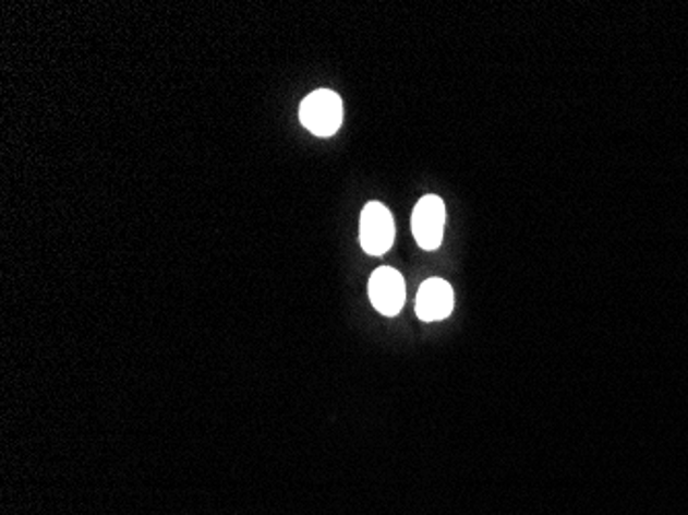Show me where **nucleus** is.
<instances>
[{
    "label": "nucleus",
    "instance_id": "f03ea898",
    "mask_svg": "<svg viewBox=\"0 0 688 515\" xmlns=\"http://www.w3.org/2000/svg\"><path fill=\"white\" fill-rule=\"evenodd\" d=\"M446 204L439 196H423L412 213V233L423 250H437L444 240Z\"/></svg>",
    "mask_w": 688,
    "mask_h": 515
},
{
    "label": "nucleus",
    "instance_id": "20e7f679",
    "mask_svg": "<svg viewBox=\"0 0 688 515\" xmlns=\"http://www.w3.org/2000/svg\"><path fill=\"white\" fill-rule=\"evenodd\" d=\"M370 299L373 308L384 315H396L407 299L405 278L388 266H382L370 278Z\"/></svg>",
    "mask_w": 688,
    "mask_h": 515
},
{
    "label": "nucleus",
    "instance_id": "39448f33",
    "mask_svg": "<svg viewBox=\"0 0 688 515\" xmlns=\"http://www.w3.org/2000/svg\"><path fill=\"white\" fill-rule=\"evenodd\" d=\"M454 310V291L444 278H429L417 295V315L425 322L446 320Z\"/></svg>",
    "mask_w": 688,
    "mask_h": 515
},
{
    "label": "nucleus",
    "instance_id": "f257e3e1",
    "mask_svg": "<svg viewBox=\"0 0 688 515\" xmlns=\"http://www.w3.org/2000/svg\"><path fill=\"white\" fill-rule=\"evenodd\" d=\"M342 99L330 89L310 93L299 108L301 124L316 136H333L342 124Z\"/></svg>",
    "mask_w": 688,
    "mask_h": 515
},
{
    "label": "nucleus",
    "instance_id": "7ed1b4c3",
    "mask_svg": "<svg viewBox=\"0 0 688 515\" xmlns=\"http://www.w3.org/2000/svg\"><path fill=\"white\" fill-rule=\"evenodd\" d=\"M394 219L382 203L365 204L361 213V245L367 254L382 256L394 243Z\"/></svg>",
    "mask_w": 688,
    "mask_h": 515
}]
</instances>
